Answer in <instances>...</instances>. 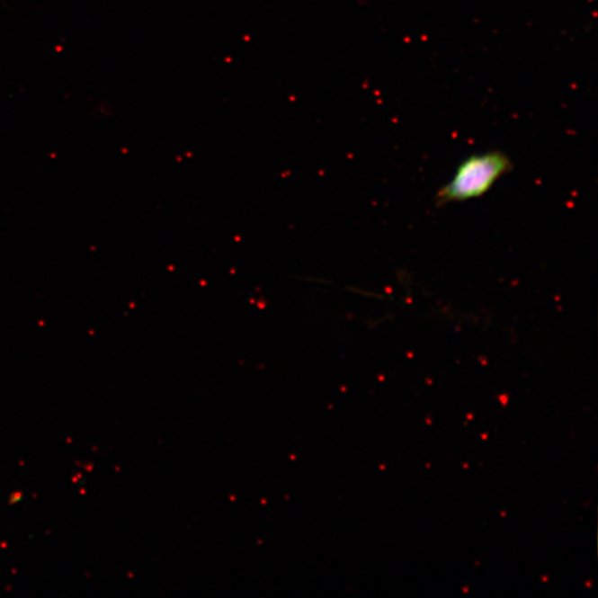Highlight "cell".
Listing matches in <instances>:
<instances>
[{"instance_id":"1","label":"cell","mask_w":598,"mask_h":598,"mask_svg":"<svg viewBox=\"0 0 598 598\" xmlns=\"http://www.w3.org/2000/svg\"><path fill=\"white\" fill-rule=\"evenodd\" d=\"M510 157L500 151L473 155L458 166L453 178L435 195L437 207L481 198L512 171Z\"/></svg>"}]
</instances>
